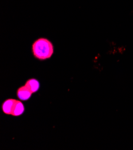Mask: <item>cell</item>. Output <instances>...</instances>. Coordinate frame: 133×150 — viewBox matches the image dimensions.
Listing matches in <instances>:
<instances>
[{"instance_id": "7a4b0ae2", "label": "cell", "mask_w": 133, "mask_h": 150, "mask_svg": "<svg viewBox=\"0 0 133 150\" xmlns=\"http://www.w3.org/2000/svg\"><path fill=\"white\" fill-rule=\"evenodd\" d=\"M32 92L26 86H21L17 91V96L20 100L23 101L27 100L30 99L32 96Z\"/></svg>"}, {"instance_id": "5b68a950", "label": "cell", "mask_w": 133, "mask_h": 150, "mask_svg": "<svg viewBox=\"0 0 133 150\" xmlns=\"http://www.w3.org/2000/svg\"><path fill=\"white\" fill-rule=\"evenodd\" d=\"M25 86H26L29 90H30L32 93L38 92L40 86L39 81L35 79H29L27 81H26Z\"/></svg>"}, {"instance_id": "3957f363", "label": "cell", "mask_w": 133, "mask_h": 150, "mask_svg": "<svg viewBox=\"0 0 133 150\" xmlns=\"http://www.w3.org/2000/svg\"><path fill=\"white\" fill-rule=\"evenodd\" d=\"M16 100V99H8L3 103L1 108L4 114L7 115H11Z\"/></svg>"}, {"instance_id": "6da1fadb", "label": "cell", "mask_w": 133, "mask_h": 150, "mask_svg": "<svg viewBox=\"0 0 133 150\" xmlns=\"http://www.w3.org/2000/svg\"><path fill=\"white\" fill-rule=\"evenodd\" d=\"M32 50L35 58L44 61L52 56L54 52V47L51 42L48 39L40 38L34 42Z\"/></svg>"}, {"instance_id": "277c9868", "label": "cell", "mask_w": 133, "mask_h": 150, "mask_svg": "<svg viewBox=\"0 0 133 150\" xmlns=\"http://www.w3.org/2000/svg\"><path fill=\"white\" fill-rule=\"evenodd\" d=\"M24 111H25L24 105L21 101L16 100L15 102V103H14L13 111L11 113V115L18 117L23 114Z\"/></svg>"}]
</instances>
